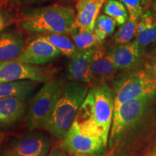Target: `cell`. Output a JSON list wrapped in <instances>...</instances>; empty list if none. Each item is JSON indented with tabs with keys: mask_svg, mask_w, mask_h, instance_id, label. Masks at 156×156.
<instances>
[{
	"mask_svg": "<svg viewBox=\"0 0 156 156\" xmlns=\"http://www.w3.org/2000/svg\"><path fill=\"white\" fill-rule=\"evenodd\" d=\"M114 110L112 90L106 84L95 85L88 90L73 123L82 133L108 139Z\"/></svg>",
	"mask_w": 156,
	"mask_h": 156,
	"instance_id": "cell-1",
	"label": "cell"
},
{
	"mask_svg": "<svg viewBox=\"0 0 156 156\" xmlns=\"http://www.w3.org/2000/svg\"><path fill=\"white\" fill-rule=\"evenodd\" d=\"M19 25L29 32L69 34L75 27V12L72 7L58 5L30 9L25 11Z\"/></svg>",
	"mask_w": 156,
	"mask_h": 156,
	"instance_id": "cell-2",
	"label": "cell"
},
{
	"mask_svg": "<svg viewBox=\"0 0 156 156\" xmlns=\"http://www.w3.org/2000/svg\"><path fill=\"white\" fill-rule=\"evenodd\" d=\"M88 84L70 81L64 83L61 94L45 129L62 140L73 124L78 109L88 92Z\"/></svg>",
	"mask_w": 156,
	"mask_h": 156,
	"instance_id": "cell-3",
	"label": "cell"
},
{
	"mask_svg": "<svg viewBox=\"0 0 156 156\" xmlns=\"http://www.w3.org/2000/svg\"><path fill=\"white\" fill-rule=\"evenodd\" d=\"M156 94L137 98L126 101L114 111L109 138L111 147L121 137L141 125L149 115Z\"/></svg>",
	"mask_w": 156,
	"mask_h": 156,
	"instance_id": "cell-4",
	"label": "cell"
},
{
	"mask_svg": "<svg viewBox=\"0 0 156 156\" xmlns=\"http://www.w3.org/2000/svg\"><path fill=\"white\" fill-rule=\"evenodd\" d=\"M64 84L62 80H51L44 84L32 99L27 116V125L30 131L46 128Z\"/></svg>",
	"mask_w": 156,
	"mask_h": 156,
	"instance_id": "cell-5",
	"label": "cell"
},
{
	"mask_svg": "<svg viewBox=\"0 0 156 156\" xmlns=\"http://www.w3.org/2000/svg\"><path fill=\"white\" fill-rule=\"evenodd\" d=\"M155 94L156 78L147 70H140L131 73L115 83L113 93L114 110L126 101Z\"/></svg>",
	"mask_w": 156,
	"mask_h": 156,
	"instance_id": "cell-6",
	"label": "cell"
},
{
	"mask_svg": "<svg viewBox=\"0 0 156 156\" xmlns=\"http://www.w3.org/2000/svg\"><path fill=\"white\" fill-rule=\"evenodd\" d=\"M108 139L82 133L74 123L62 139L60 146L69 154L102 155L106 153Z\"/></svg>",
	"mask_w": 156,
	"mask_h": 156,
	"instance_id": "cell-7",
	"label": "cell"
},
{
	"mask_svg": "<svg viewBox=\"0 0 156 156\" xmlns=\"http://www.w3.org/2000/svg\"><path fill=\"white\" fill-rule=\"evenodd\" d=\"M53 79V71L46 68L24 63L19 60L0 61V83L30 80L46 83Z\"/></svg>",
	"mask_w": 156,
	"mask_h": 156,
	"instance_id": "cell-8",
	"label": "cell"
},
{
	"mask_svg": "<svg viewBox=\"0 0 156 156\" xmlns=\"http://www.w3.org/2000/svg\"><path fill=\"white\" fill-rule=\"evenodd\" d=\"M60 54L57 48L40 36L25 47L17 60L33 65H42L51 62Z\"/></svg>",
	"mask_w": 156,
	"mask_h": 156,
	"instance_id": "cell-9",
	"label": "cell"
},
{
	"mask_svg": "<svg viewBox=\"0 0 156 156\" xmlns=\"http://www.w3.org/2000/svg\"><path fill=\"white\" fill-rule=\"evenodd\" d=\"M116 70L112 56L109 51H106L101 43L93 48L91 73L92 81L95 85L106 84V82L114 77Z\"/></svg>",
	"mask_w": 156,
	"mask_h": 156,
	"instance_id": "cell-10",
	"label": "cell"
},
{
	"mask_svg": "<svg viewBox=\"0 0 156 156\" xmlns=\"http://www.w3.org/2000/svg\"><path fill=\"white\" fill-rule=\"evenodd\" d=\"M117 69H131L139 65L143 52L134 41L117 44L109 51Z\"/></svg>",
	"mask_w": 156,
	"mask_h": 156,
	"instance_id": "cell-11",
	"label": "cell"
},
{
	"mask_svg": "<svg viewBox=\"0 0 156 156\" xmlns=\"http://www.w3.org/2000/svg\"><path fill=\"white\" fill-rule=\"evenodd\" d=\"M51 145L52 140L50 137L35 133L17 140L12 149L21 156H46Z\"/></svg>",
	"mask_w": 156,
	"mask_h": 156,
	"instance_id": "cell-12",
	"label": "cell"
},
{
	"mask_svg": "<svg viewBox=\"0 0 156 156\" xmlns=\"http://www.w3.org/2000/svg\"><path fill=\"white\" fill-rule=\"evenodd\" d=\"M25 41L17 29L4 30L0 33V61L17 60L24 51Z\"/></svg>",
	"mask_w": 156,
	"mask_h": 156,
	"instance_id": "cell-13",
	"label": "cell"
},
{
	"mask_svg": "<svg viewBox=\"0 0 156 156\" xmlns=\"http://www.w3.org/2000/svg\"><path fill=\"white\" fill-rule=\"evenodd\" d=\"M93 48L87 50H77L71 56L68 65V77L71 80L90 83L92 81L91 59Z\"/></svg>",
	"mask_w": 156,
	"mask_h": 156,
	"instance_id": "cell-14",
	"label": "cell"
},
{
	"mask_svg": "<svg viewBox=\"0 0 156 156\" xmlns=\"http://www.w3.org/2000/svg\"><path fill=\"white\" fill-rule=\"evenodd\" d=\"M105 0H77L75 28L93 31L98 14Z\"/></svg>",
	"mask_w": 156,
	"mask_h": 156,
	"instance_id": "cell-15",
	"label": "cell"
},
{
	"mask_svg": "<svg viewBox=\"0 0 156 156\" xmlns=\"http://www.w3.org/2000/svg\"><path fill=\"white\" fill-rule=\"evenodd\" d=\"M24 101L15 97L0 98V128H7L14 125L24 114Z\"/></svg>",
	"mask_w": 156,
	"mask_h": 156,
	"instance_id": "cell-16",
	"label": "cell"
},
{
	"mask_svg": "<svg viewBox=\"0 0 156 156\" xmlns=\"http://www.w3.org/2000/svg\"><path fill=\"white\" fill-rule=\"evenodd\" d=\"M38 82L30 80L6 82L0 83V98L15 97L25 101L36 90Z\"/></svg>",
	"mask_w": 156,
	"mask_h": 156,
	"instance_id": "cell-17",
	"label": "cell"
},
{
	"mask_svg": "<svg viewBox=\"0 0 156 156\" xmlns=\"http://www.w3.org/2000/svg\"><path fill=\"white\" fill-rule=\"evenodd\" d=\"M69 34L78 50L90 49L102 43L98 41L94 31L82 30L75 27Z\"/></svg>",
	"mask_w": 156,
	"mask_h": 156,
	"instance_id": "cell-18",
	"label": "cell"
},
{
	"mask_svg": "<svg viewBox=\"0 0 156 156\" xmlns=\"http://www.w3.org/2000/svg\"><path fill=\"white\" fill-rule=\"evenodd\" d=\"M43 39L52 44L62 54L71 57L78 50L73 41L63 34H46L41 36Z\"/></svg>",
	"mask_w": 156,
	"mask_h": 156,
	"instance_id": "cell-19",
	"label": "cell"
},
{
	"mask_svg": "<svg viewBox=\"0 0 156 156\" xmlns=\"http://www.w3.org/2000/svg\"><path fill=\"white\" fill-rule=\"evenodd\" d=\"M140 16L137 14H131L127 21L121 26L114 36V42L116 44H124L130 42L134 36L136 25Z\"/></svg>",
	"mask_w": 156,
	"mask_h": 156,
	"instance_id": "cell-20",
	"label": "cell"
},
{
	"mask_svg": "<svg viewBox=\"0 0 156 156\" xmlns=\"http://www.w3.org/2000/svg\"><path fill=\"white\" fill-rule=\"evenodd\" d=\"M116 25V21L108 15H98L93 30L98 41L102 42L107 37L112 36L114 33Z\"/></svg>",
	"mask_w": 156,
	"mask_h": 156,
	"instance_id": "cell-21",
	"label": "cell"
},
{
	"mask_svg": "<svg viewBox=\"0 0 156 156\" xmlns=\"http://www.w3.org/2000/svg\"><path fill=\"white\" fill-rule=\"evenodd\" d=\"M104 13L116 21V25L122 26L128 20V11L122 2L108 0L103 8Z\"/></svg>",
	"mask_w": 156,
	"mask_h": 156,
	"instance_id": "cell-22",
	"label": "cell"
},
{
	"mask_svg": "<svg viewBox=\"0 0 156 156\" xmlns=\"http://www.w3.org/2000/svg\"><path fill=\"white\" fill-rule=\"evenodd\" d=\"M142 52L154 43L156 42V23L147 30L135 36L134 40Z\"/></svg>",
	"mask_w": 156,
	"mask_h": 156,
	"instance_id": "cell-23",
	"label": "cell"
},
{
	"mask_svg": "<svg viewBox=\"0 0 156 156\" xmlns=\"http://www.w3.org/2000/svg\"><path fill=\"white\" fill-rule=\"evenodd\" d=\"M126 7V9L131 14H137L140 16L144 13V11L147 9L148 0H119Z\"/></svg>",
	"mask_w": 156,
	"mask_h": 156,
	"instance_id": "cell-24",
	"label": "cell"
},
{
	"mask_svg": "<svg viewBox=\"0 0 156 156\" xmlns=\"http://www.w3.org/2000/svg\"><path fill=\"white\" fill-rule=\"evenodd\" d=\"M10 21L11 17L9 15L8 12L0 6V33L8 26Z\"/></svg>",
	"mask_w": 156,
	"mask_h": 156,
	"instance_id": "cell-25",
	"label": "cell"
},
{
	"mask_svg": "<svg viewBox=\"0 0 156 156\" xmlns=\"http://www.w3.org/2000/svg\"><path fill=\"white\" fill-rule=\"evenodd\" d=\"M146 69L156 78V54L148 58L146 63Z\"/></svg>",
	"mask_w": 156,
	"mask_h": 156,
	"instance_id": "cell-26",
	"label": "cell"
},
{
	"mask_svg": "<svg viewBox=\"0 0 156 156\" xmlns=\"http://www.w3.org/2000/svg\"><path fill=\"white\" fill-rule=\"evenodd\" d=\"M46 156H68V153L59 145L54 146Z\"/></svg>",
	"mask_w": 156,
	"mask_h": 156,
	"instance_id": "cell-27",
	"label": "cell"
},
{
	"mask_svg": "<svg viewBox=\"0 0 156 156\" xmlns=\"http://www.w3.org/2000/svg\"><path fill=\"white\" fill-rule=\"evenodd\" d=\"M13 1L18 4H34L45 1V0H13Z\"/></svg>",
	"mask_w": 156,
	"mask_h": 156,
	"instance_id": "cell-28",
	"label": "cell"
},
{
	"mask_svg": "<svg viewBox=\"0 0 156 156\" xmlns=\"http://www.w3.org/2000/svg\"><path fill=\"white\" fill-rule=\"evenodd\" d=\"M2 156H21V155L17 153V152L14 151L13 149H11L10 151L4 153Z\"/></svg>",
	"mask_w": 156,
	"mask_h": 156,
	"instance_id": "cell-29",
	"label": "cell"
},
{
	"mask_svg": "<svg viewBox=\"0 0 156 156\" xmlns=\"http://www.w3.org/2000/svg\"><path fill=\"white\" fill-rule=\"evenodd\" d=\"M5 133L4 132L0 130V149H1L2 147V144L4 141V139H5Z\"/></svg>",
	"mask_w": 156,
	"mask_h": 156,
	"instance_id": "cell-30",
	"label": "cell"
},
{
	"mask_svg": "<svg viewBox=\"0 0 156 156\" xmlns=\"http://www.w3.org/2000/svg\"><path fill=\"white\" fill-rule=\"evenodd\" d=\"M143 156H156V149L154 150L153 151L151 152V153H148L146 154V155Z\"/></svg>",
	"mask_w": 156,
	"mask_h": 156,
	"instance_id": "cell-31",
	"label": "cell"
},
{
	"mask_svg": "<svg viewBox=\"0 0 156 156\" xmlns=\"http://www.w3.org/2000/svg\"><path fill=\"white\" fill-rule=\"evenodd\" d=\"M69 156H95V155H87V154H70Z\"/></svg>",
	"mask_w": 156,
	"mask_h": 156,
	"instance_id": "cell-32",
	"label": "cell"
},
{
	"mask_svg": "<svg viewBox=\"0 0 156 156\" xmlns=\"http://www.w3.org/2000/svg\"><path fill=\"white\" fill-rule=\"evenodd\" d=\"M0 1H2V0H0Z\"/></svg>",
	"mask_w": 156,
	"mask_h": 156,
	"instance_id": "cell-33",
	"label": "cell"
},
{
	"mask_svg": "<svg viewBox=\"0 0 156 156\" xmlns=\"http://www.w3.org/2000/svg\"><path fill=\"white\" fill-rule=\"evenodd\" d=\"M155 9H156V7H155Z\"/></svg>",
	"mask_w": 156,
	"mask_h": 156,
	"instance_id": "cell-34",
	"label": "cell"
},
{
	"mask_svg": "<svg viewBox=\"0 0 156 156\" xmlns=\"http://www.w3.org/2000/svg\"><path fill=\"white\" fill-rule=\"evenodd\" d=\"M105 1H106V0H105Z\"/></svg>",
	"mask_w": 156,
	"mask_h": 156,
	"instance_id": "cell-35",
	"label": "cell"
}]
</instances>
